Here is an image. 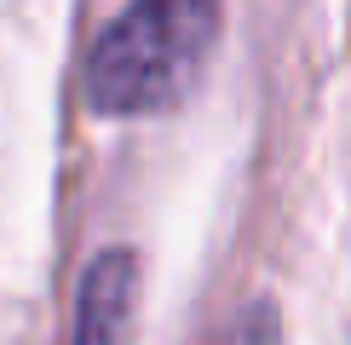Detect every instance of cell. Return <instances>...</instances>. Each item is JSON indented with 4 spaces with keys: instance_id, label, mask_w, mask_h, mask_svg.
I'll use <instances>...</instances> for the list:
<instances>
[{
    "instance_id": "cell-1",
    "label": "cell",
    "mask_w": 351,
    "mask_h": 345,
    "mask_svg": "<svg viewBox=\"0 0 351 345\" xmlns=\"http://www.w3.org/2000/svg\"><path fill=\"white\" fill-rule=\"evenodd\" d=\"M213 47L219 0H127L86 52V104L115 121L179 110Z\"/></svg>"
},
{
    "instance_id": "cell-2",
    "label": "cell",
    "mask_w": 351,
    "mask_h": 345,
    "mask_svg": "<svg viewBox=\"0 0 351 345\" xmlns=\"http://www.w3.org/2000/svg\"><path fill=\"white\" fill-rule=\"evenodd\" d=\"M225 345H282V322H276V311L259 299V305H247L237 322H230V340Z\"/></svg>"
}]
</instances>
